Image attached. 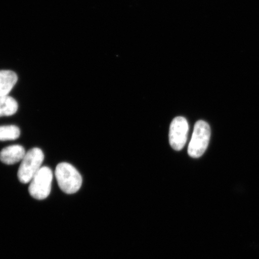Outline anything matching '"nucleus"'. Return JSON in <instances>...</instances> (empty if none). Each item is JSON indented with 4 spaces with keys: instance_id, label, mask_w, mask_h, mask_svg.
Returning a JSON list of instances; mask_svg holds the SVG:
<instances>
[{
    "instance_id": "obj_1",
    "label": "nucleus",
    "mask_w": 259,
    "mask_h": 259,
    "mask_svg": "<svg viewBox=\"0 0 259 259\" xmlns=\"http://www.w3.org/2000/svg\"><path fill=\"white\" fill-rule=\"evenodd\" d=\"M58 186L63 192L68 194L75 193L82 184V178L73 165L63 162L58 164L55 171Z\"/></svg>"
},
{
    "instance_id": "obj_7",
    "label": "nucleus",
    "mask_w": 259,
    "mask_h": 259,
    "mask_svg": "<svg viewBox=\"0 0 259 259\" xmlns=\"http://www.w3.org/2000/svg\"><path fill=\"white\" fill-rule=\"evenodd\" d=\"M18 76L11 70H0V96H8L18 81Z\"/></svg>"
},
{
    "instance_id": "obj_4",
    "label": "nucleus",
    "mask_w": 259,
    "mask_h": 259,
    "mask_svg": "<svg viewBox=\"0 0 259 259\" xmlns=\"http://www.w3.org/2000/svg\"><path fill=\"white\" fill-rule=\"evenodd\" d=\"M53 180V173L50 168L41 167L30 181L28 188L30 195L37 200L47 198L51 192Z\"/></svg>"
},
{
    "instance_id": "obj_5",
    "label": "nucleus",
    "mask_w": 259,
    "mask_h": 259,
    "mask_svg": "<svg viewBox=\"0 0 259 259\" xmlns=\"http://www.w3.org/2000/svg\"><path fill=\"white\" fill-rule=\"evenodd\" d=\"M189 130V124L185 118L178 116L173 119L170 126L169 142L174 150L180 151L184 147Z\"/></svg>"
},
{
    "instance_id": "obj_9",
    "label": "nucleus",
    "mask_w": 259,
    "mask_h": 259,
    "mask_svg": "<svg viewBox=\"0 0 259 259\" xmlns=\"http://www.w3.org/2000/svg\"><path fill=\"white\" fill-rule=\"evenodd\" d=\"M21 131L14 125L0 126V141L16 140L20 137Z\"/></svg>"
},
{
    "instance_id": "obj_2",
    "label": "nucleus",
    "mask_w": 259,
    "mask_h": 259,
    "mask_svg": "<svg viewBox=\"0 0 259 259\" xmlns=\"http://www.w3.org/2000/svg\"><path fill=\"white\" fill-rule=\"evenodd\" d=\"M44 157L43 151L38 148H32L27 152L18 171L19 181L23 184L30 183L32 178L40 169Z\"/></svg>"
},
{
    "instance_id": "obj_3",
    "label": "nucleus",
    "mask_w": 259,
    "mask_h": 259,
    "mask_svg": "<svg viewBox=\"0 0 259 259\" xmlns=\"http://www.w3.org/2000/svg\"><path fill=\"white\" fill-rule=\"evenodd\" d=\"M210 129L208 123L203 120L197 121L194 125L188 154L191 157L199 158L205 153L209 145Z\"/></svg>"
},
{
    "instance_id": "obj_6",
    "label": "nucleus",
    "mask_w": 259,
    "mask_h": 259,
    "mask_svg": "<svg viewBox=\"0 0 259 259\" xmlns=\"http://www.w3.org/2000/svg\"><path fill=\"white\" fill-rule=\"evenodd\" d=\"M25 154V148L21 145L9 146L0 152V160L6 164H14L21 161Z\"/></svg>"
},
{
    "instance_id": "obj_8",
    "label": "nucleus",
    "mask_w": 259,
    "mask_h": 259,
    "mask_svg": "<svg viewBox=\"0 0 259 259\" xmlns=\"http://www.w3.org/2000/svg\"><path fill=\"white\" fill-rule=\"evenodd\" d=\"M18 109V102L13 97L9 96H0V117L14 115Z\"/></svg>"
}]
</instances>
